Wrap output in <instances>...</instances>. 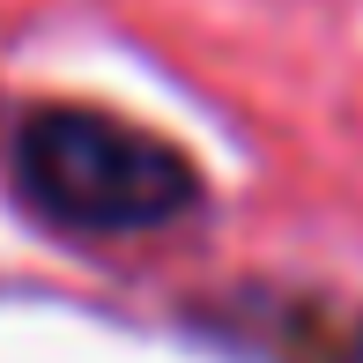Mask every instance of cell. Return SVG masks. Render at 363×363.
Masks as SVG:
<instances>
[{
    "label": "cell",
    "instance_id": "cell-2",
    "mask_svg": "<svg viewBox=\"0 0 363 363\" xmlns=\"http://www.w3.org/2000/svg\"><path fill=\"white\" fill-rule=\"evenodd\" d=\"M334 363H363V319H356V334L341 341V356H334Z\"/></svg>",
    "mask_w": 363,
    "mask_h": 363
},
{
    "label": "cell",
    "instance_id": "cell-1",
    "mask_svg": "<svg viewBox=\"0 0 363 363\" xmlns=\"http://www.w3.org/2000/svg\"><path fill=\"white\" fill-rule=\"evenodd\" d=\"M15 178L30 208L82 238H148L201 208V171L163 134L89 104H45L15 134Z\"/></svg>",
    "mask_w": 363,
    "mask_h": 363
}]
</instances>
